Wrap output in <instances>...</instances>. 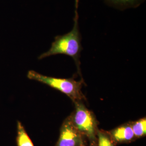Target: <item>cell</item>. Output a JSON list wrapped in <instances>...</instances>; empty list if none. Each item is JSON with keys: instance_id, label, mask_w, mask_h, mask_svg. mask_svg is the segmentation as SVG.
I'll use <instances>...</instances> for the list:
<instances>
[{"instance_id": "52a82bcc", "label": "cell", "mask_w": 146, "mask_h": 146, "mask_svg": "<svg viewBox=\"0 0 146 146\" xmlns=\"http://www.w3.org/2000/svg\"><path fill=\"white\" fill-rule=\"evenodd\" d=\"M143 1L144 0H104L106 3L121 10L136 8L142 3Z\"/></svg>"}, {"instance_id": "8992f818", "label": "cell", "mask_w": 146, "mask_h": 146, "mask_svg": "<svg viewBox=\"0 0 146 146\" xmlns=\"http://www.w3.org/2000/svg\"><path fill=\"white\" fill-rule=\"evenodd\" d=\"M17 146H34L31 139L20 121L17 122V136L16 137Z\"/></svg>"}, {"instance_id": "3957f363", "label": "cell", "mask_w": 146, "mask_h": 146, "mask_svg": "<svg viewBox=\"0 0 146 146\" xmlns=\"http://www.w3.org/2000/svg\"><path fill=\"white\" fill-rule=\"evenodd\" d=\"M74 104L75 110L70 115L73 125L80 133L88 138L90 145L96 146L99 129L95 117L82 101H75Z\"/></svg>"}, {"instance_id": "9c48e42d", "label": "cell", "mask_w": 146, "mask_h": 146, "mask_svg": "<svg viewBox=\"0 0 146 146\" xmlns=\"http://www.w3.org/2000/svg\"><path fill=\"white\" fill-rule=\"evenodd\" d=\"M131 124L136 138H140L146 135V117L142 118L133 122H131Z\"/></svg>"}, {"instance_id": "6da1fadb", "label": "cell", "mask_w": 146, "mask_h": 146, "mask_svg": "<svg viewBox=\"0 0 146 146\" xmlns=\"http://www.w3.org/2000/svg\"><path fill=\"white\" fill-rule=\"evenodd\" d=\"M79 0H75V10L74 17V25L72 31L68 33L55 37L50 49L38 56V59L58 54H64L73 58L78 68L80 69V56L82 48L81 46V36L78 25V8Z\"/></svg>"}, {"instance_id": "7a4b0ae2", "label": "cell", "mask_w": 146, "mask_h": 146, "mask_svg": "<svg viewBox=\"0 0 146 146\" xmlns=\"http://www.w3.org/2000/svg\"><path fill=\"white\" fill-rule=\"evenodd\" d=\"M29 79L35 80L47 84L52 88L57 89L67 95L73 102L82 101L85 99L81 91L82 82L72 78H56L43 75L34 70H29L27 74Z\"/></svg>"}, {"instance_id": "5b68a950", "label": "cell", "mask_w": 146, "mask_h": 146, "mask_svg": "<svg viewBox=\"0 0 146 146\" xmlns=\"http://www.w3.org/2000/svg\"><path fill=\"white\" fill-rule=\"evenodd\" d=\"M115 143H128L135 140L131 122L120 125L109 131Z\"/></svg>"}, {"instance_id": "277c9868", "label": "cell", "mask_w": 146, "mask_h": 146, "mask_svg": "<svg viewBox=\"0 0 146 146\" xmlns=\"http://www.w3.org/2000/svg\"><path fill=\"white\" fill-rule=\"evenodd\" d=\"M84 136L73 125L70 116L63 122L58 142L55 146H83Z\"/></svg>"}, {"instance_id": "30bf717a", "label": "cell", "mask_w": 146, "mask_h": 146, "mask_svg": "<svg viewBox=\"0 0 146 146\" xmlns=\"http://www.w3.org/2000/svg\"><path fill=\"white\" fill-rule=\"evenodd\" d=\"M85 146V145H84V146ZM90 146H93V145H90Z\"/></svg>"}, {"instance_id": "ba28073f", "label": "cell", "mask_w": 146, "mask_h": 146, "mask_svg": "<svg viewBox=\"0 0 146 146\" xmlns=\"http://www.w3.org/2000/svg\"><path fill=\"white\" fill-rule=\"evenodd\" d=\"M96 146H116L109 131L99 130L97 132Z\"/></svg>"}]
</instances>
